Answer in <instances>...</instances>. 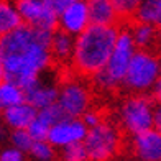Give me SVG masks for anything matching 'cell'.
I'll list each match as a JSON object with an SVG mask.
<instances>
[{"label":"cell","instance_id":"cell-4","mask_svg":"<svg viewBox=\"0 0 161 161\" xmlns=\"http://www.w3.org/2000/svg\"><path fill=\"white\" fill-rule=\"evenodd\" d=\"M161 77V59L146 49H138L127 71L123 87L133 94H145L153 91Z\"/></svg>","mask_w":161,"mask_h":161},{"label":"cell","instance_id":"cell-17","mask_svg":"<svg viewBox=\"0 0 161 161\" xmlns=\"http://www.w3.org/2000/svg\"><path fill=\"white\" fill-rule=\"evenodd\" d=\"M130 33L133 36V41L138 49H146L151 51V48L156 45L158 36H159V28H155L151 25L146 23H140V21H135L131 23Z\"/></svg>","mask_w":161,"mask_h":161},{"label":"cell","instance_id":"cell-10","mask_svg":"<svg viewBox=\"0 0 161 161\" xmlns=\"http://www.w3.org/2000/svg\"><path fill=\"white\" fill-rule=\"evenodd\" d=\"M92 25L86 0H77L58 15V30L79 36Z\"/></svg>","mask_w":161,"mask_h":161},{"label":"cell","instance_id":"cell-21","mask_svg":"<svg viewBox=\"0 0 161 161\" xmlns=\"http://www.w3.org/2000/svg\"><path fill=\"white\" fill-rule=\"evenodd\" d=\"M30 155L36 159V161H51L54 156V146L51 145L48 140H43V142H35L31 150H30Z\"/></svg>","mask_w":161,"mask_h":161},{"label":"cell","instance_id":"cell-16","mask_svg":"<svg viewBox=\"0 0 161 161\" xmlns=\"http://www.w3.org/2000/svg\"><path fill=\"white\" fill-rule=\"evenodd\" d=\"M23 25L17 10L15 2L12 0H0V40L8 36Z\"/></svg>","mask_w":161,"mask_h":161},{"label":"cell","instance_id":"cell-31","mask_svg":"<svg viewBox=\"0 0 161 161\" xmlns=\"http://www.w3.org/2000/svg\"><path fill=\"white\" fill-rule=\"evenodd\" d=\"M5 79V71H3V49H2V43H0V82Z\"/></svg>","mask_w":161,"mask_h":161},{"label":"cell","instance_id":"cell-12","mask_svg":"<svg viewBox=\"0 0 161 161\" xmlns=\"http://www.w3.org/2000/svg\"><path fill=\"white\" fill-rule=\"evenodd\" d=\"M92 25L119 26L122 17L112 0H86Z\"/></svg>","mask_w":161,"mask_h":161},{"label":"cell","instance_id":"cell-28","mask_svg":"<svg viewBox=\"0 0 161 161\" xmlns=\"http://www.w3.org/2000/svg\"><path fill=\"white\" fill-rule=\"evenodd\" d=\"M45 2L58 13V15H59L64 8H68L69 5H72L74 2H77V0H45Z\"/></svg>","mask_w":161,"mask_h":161},{"label":"cell","instance_id":"cell-15","mask_svg":"<svg viewBox=\"0 0 161 161\" xmlns=\"http://www.w3.org/2000/svg\"><path fill=\"white\" fill-rule=\"evenodd\" d=\"M26 102L31 104L36 110H45V108L58 104V97H59V87H56L53 84H46V82H40L33 86L31 89H28L25 92Z\"/></svg>","mask_w":161,"mask_h":161},{"label":"cell","instance_id":"cell-24","mask_svg":"<svg viewBox=\"0 0 161 161\" xmlns=\"http://www.w3.org/2000/svg\"><path fill=\"white\" fill-rule=\"evenodd\" d=\"M112 2L115 3L122 20H133L135 12L143 0H112Z\"/></svg>","mask_w":161,"mask_h":161},{"label":"cell","instance_id":"cell-26","mask_svg":"<svg viewBox=\"0 0 161 161\" xmlns=\"http://www.w3.org/2000/svg\"><path fill=\"white\" fill-rule=\"evenodd\" d=\"M102 120H104V119H102V115H100L97 110H94V108H91L89 112H86V114L82 115V122L86 123L87 128H94L96 125H99Z\"/></svg>","mask_w":161,"mask_h":161},{"label":"cell","instance_id":"cell-29","mask_svg":"<svg viewBox=\"0 0 161 161\" xmlns=\"http://www.w3.org/2000/svg\"><path fill=\"white\" fill-rule=\"evenodd\" d=\"M151 94H153V100H156L158 104H161V77L158 79V82L155 84V87H153Z\"/></svg>","mask_w":161,"mask_h":161},{"label":"cell","instance_id":"cell-14","mask_svg":"<svg viewBox=\"0 0 161 161\" xmlns=\"http://www.w3.org/2000/svg\"><path fill=\"white\" fill-rule=\"evenodd\" d=\"M36 117H38V110L25 100L15 107H10L8 110H5L3 122L12 130H28V127L33 123Z\"/></svg>","mask_w":161,"mask_h":161},{"label":"cell","instance_id":"cell-3","mask_svg":"<svg viewBox=\"0 0 161 161\" xmlns=\"http://www.w3.org/2000/svg\"><path fill=\"white\" fill-rule=\"evenodd\" d=\"M136 51H138V48L135 45L130 30H120L115 48H114V53L110 56V59H108L105 69L100 71L96 77H92L94 84L104 92L115 91L120 86H123L127 71L130 68V63L133 59Z\"/></svg>","mask_w":161,"mask_h":161},{"label":"cell","instance_id":"cell-9","mask_svg":"<svg viewBox=\"0 0 161 161\" xmlns=\"http://www.w3.org/2000/svg\"><path fill=\"white\" fill-rule=\"evenodd\" d=\"M89 128L86 127L82 119H69L66 117L61 122L54 123L49 130L48 142L54 148H66V146L76 145V143H84Z\"/></svg>","mask_w":161,"mask_h":161},{"label":"cell","instance_id":"cell-11","mask_svg":"<svg viewBox=\"0 0 161 161\" xmlns=\"http://www.w3.org/2000/svg\"><path fill=\"white\" fill-rule=\"evenodd\" d=\"M131 148L138 161H161V133L156 128H151L135 135Z\"/></svg>","mask_w":161,"mask_h":161},{"label":"cell","instance_id":"cell-13","mask_svg":"<svg viewBox=\"0 0 161 161\" xmlns=\"http://www.w3.org/2000/svg\"><path fill=\"white\" fill-rule=\"evenodd\" d=\"M51 56H53V63L66 66L72 61L74 56V48H76V36L66 33L63 30H56L51 36Z\"/></svg>","mask_w":161,"mask_h":161},{"label":"cell","instance_id":"cell-22","mask_svg":"<svg viewBox=\"0 0 161 161\" xmlns=\"http://www.w3.org/2000/svg\"><path fill=\"white\" fill-rule=\"evenodd\" d=\"M49 130L51 125L38 115L36 119L33 120V123L28 127V133L31 135V138L35 142H43V140H48V135H49Z\"/></svg>","mask_w":161,"mask_h":161},{"label":"cell","instance_id":"cell-30","mask_svg":"<svg viewBox=\"0 0 161 161\" xmlns=\"http://www.w3.org/2000/svg\"><path fill=\"white\" fill-rule=\"evenodd\" d=\"M155 128L161 133V104L156 105V110H155Z\"/></svg>","mask_w":161,"mask_h":161},{"label":"cell","instance_id":"cell-7","mask_svg":"<svg viewBox=\"0 0 161 161\" xmlns=\"http://www.w3.org/2000/svg\"><path fill=\"white\" fill-rule=\"evenodd\" d=\"M91 91L79 79H66L59 87L58 105L61 107L64 117L82 119L86 112L91 110Z\"/></svg>","mask_w":161,"mask_h":161},{"label":"cell","instance_id":"cell-2","mask_svg":"<svg viewBox=\"0 0 161 161\" xmlns=\"http://www.w3.org/2000/svg\"><path fill=\"white\" fill-rule=\"evenodd\" d=\"M119 26H102L91 25L84 33L76 36L74 56L71 61V68L80 77H96L105 66L114 53Z\"/></svg>","mask_w":161,"mask_h":161},{"label":"cell","instance_id":"cell-5","mask_svg":"<svg viewBox=\"0 0 161 161\" xmlns=\"http://www.w3.org/2000/svg\"><path fill=\"white\" fill-rule=\"evenodd\" d=\"M156 107L145 94H133L127 97L120 105V123L130 135H140L143 131L155 128Z\"/></svg>","mask_w":161,"mask_h":161},{"label":"cell","instance_id":"cell-1","mask_svg":"<svg viewBox=\"0 0 161 161\" xmlns=\"http://www.w3.org/2000/svg\"><path fill=\"white\" fill-rule=\"evenodd\" d=\"M54 31L36 30L21 25L0 40L3 49L5 79L20 86L25 92L41 80L51 63V36Z\"/></svg>","mask_w":161,"mask_h":161},{"label":"cell","instance_id":"cell-27","mask_svg":"<svg viewBox=\"0 0 161 161\" xmlns=\"http://www.w3.org/2000/svg\"><path fill=\"white\" fill-rule=\"evenodd\" d=\"M0 161H25L23 159V151H20L17 148H5L0 153Z\"/></svg>","mask_w":161,"mask_h":161},{"label":"cell","instance_id":"cell-6","mask_svg":"<svg viewBox=\"0 0 161 161\" xmlns=\"http://www.w3.org/2000/svg\"><path fill=\"white\" fill-rule=\"evenodd\" d=\"M122 135L114 123L102 120L99 125L89 128L84 140L89 161H108L120 150Z\"/></svg>","mask_w":161,"mask_h":161},{"label":"cell","instance_id":"cell-23","mask_svg":"<svg viewBox=\"0 0 161 161\" xmlns=\"http://www.w3.org/2000/svg\"><path fill=\"white\" fill-rule=\"evenodd\" d=\"M63 161H89L86 145L84 143H76L71 146L63 148Z\"/></svg>","mask_w":161,"mask_h":161},{"label":"cell","instance_id":"cell-20","mask_svg":"<svg viewBox=\"0 0 161 161\" xmlns=\"http://www.w3.org/2000/svg\"><path fill=\"white\" fill-rule=\"evenodd\" d=\"M10 142L13 145V148H17L23 153H30L31 146L35 143L31 135L28 133V130H13L10 135Z\"/></svg>","mask_w":161,"mask_h":161},{"label":"cell","instance_id":"cell-19","mask_svg":"<svg viewBox=\"0 0 161 161\" xmlns=\"http://www.w3.org/2000/svg\"><path fill=\"white\" fill-rule=\"evenodd\" d=\"M133 20L161 28V0H143L135 12Z\"/></svg>","mask_w":161,"mask_h":161},{"label":"cell","instance_id":"cell-8","mask_svg":"<svg viewBox=\"0 0 161 161\" xmlns=\"http://www.w3.org/2000/svg\"><path fill=\"white\" fill-rule=\"evenodd\" d=\"M23 25L45 31L58 30V13L45 0H15Z\"/></svg>","mask_w":161,"mask_h":161},{"label":"cell","instance_id":"cell-25","mask_svg":"<svg viewBox=\"0 0 161 161\" xmlns=\"http://www.w3.org/2000/svg\"><path fill=\"white\" fill-rule=\"evenodd\" d=\"M38 115L41 117V119H45L51 127H53L54 123L61 122L63 119H66L64 114H63V110H61V107L58 105V104H54V105H51V107L45 108V110H40Z\"/></svg>","mask_w":161,"mask_h":161},{"label":"cell","instance_id":"cell-18","mask_svg":"<svg viewBox=\"0 0 161 161\" xmlns=\"http://www.w3.org/2000/svg\"><path fill=\"white\" fill-rule=\"evenodd\" d=\"M25 100H26L25 91L20 86L7 79H3L0 82V112L2 114L5 110H8L10 107H15Z\"/></svg>","mask_w":161,"mask_h":161}]
</instances>
